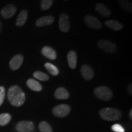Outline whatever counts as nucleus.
I'll return each mask as SVG.
<instances>
[{
    "label": "nucleus",
    "mask_w": 132,
    "mask_h": 132,
    "mask_svg": "<svg viewBox=\"0 0 132 132\" xmlns=\"http://www.w3.org/2000/svg\"><path fill=\"white\" fill-rule=\"evenodd\" d=\"M8 100L13 106L19 107L23 105L26 95L21 87L18 86H12L9 87L7 92Z\"/></svg>",
    "instance_id": "nucleus-1"
},
{
    "label": "nucleus",
    "mask_w": 132,
    "mask_h": 132,
    "mask_svg": "<svg viewBox=\"0 0 132 132\" xmlns=\"http://www.w3.org/2000/svg\"><path fill=\"white\" fill-rule=\"evenodd\" d=\"M99 114L103 120L107 121H115L120 119L122 117L120 110L114 108H102L99 111Z\"/></svg>",
    "instance_id": "nucleus-2"
},
{
    "label": "nucleus",
    "mask_w": 132,
    "mask_h": 132,
    "mask_svg": "<svg viewBox=\"0 0 132 132\" xmlns=\"http://www.w3.org/2000/svg\"><path fill=\"white\" fill-rule=\"evenodd\" d=\"M94 94L97 98L104 101H108L112 98L113 94L112 90L109 87L105 86H98L94 89Z\"/></svg>",
    "instance_id": "nucleus-3"
},
{
    "label": "nucleus",
    "mask_w": 132,
    "mask_h": 132,
    "mask_svg": "<svg viewBox=\"0 0 132 132\" xmlns=\"http://www.w3.org/2000/svg\"><path fill=\"white\" fill-rule=\"evenodd\" d=\"M70 106L66 104H61L54 106L53 109V113L56 117L64 118L70 113Z\"/></svg>",
    "instance_id": "nucleus-4"
},
{
    "label": "nucleus",
    "mask_w": 132,
    "mask_h": 132,
    "mask_svg": "<svg viewBox=\"0 0 132 132\" xmlns=\"http://www.w3.org/2000/svg\"><path fill=\"white\" fill-rule=\"evenodd\" d=\"M97 45L99 48H100L104 52L110 53H115L117 50V47L115 44L111 41L106 40H100L97 42Z\"/></svg>",
    "instance_id": "nucleus-5"
},
{
    "label": "nucleus",
    "mask_w": 132,
    "mask_h": 132,
    "mask_svg": "<svg viewBox=\"0 0 132 132\" xmlns=\"http://www.w3.org/2000/svg\"><path fill=\"white\" fill-rule=\"evenodd\" d=\"M59 27L60 30L63 32H68L70 29V23L69 16L65 13H62L59 16Z\"/></svg>",
    "instance_id": "nucleus-6"
},
{
    "label": "nucleus",
    "mask_w": 132,
    "mask_h": 132,
    "mask_svg": "<svg viewBox=\"0 0 132 132\" xmlns=\"http://www.w3.org/2000/svg\"><path fill=\"white\" fill-rule=\"evenodd\" d=\"M16 12V7L15 5L12 4H9L5 6L1 10V15L5 19H9L14 15Z\"/></svg>",
    "instance_id": "nucleus-7"
},
{
    "label": "nucleus",
    "mask_w": 132,
    "mask_h": 132,
    "mask_svg": "<svg viewBox=\"0 0 132 132\" xmlns=\"http://www.w3.org/2000/svg\"><path fill=\"white\" fill-rule=\"evenodd\" d=\"M34 128V125L31 121L22 120L16 125V130L19 132H31Z\"/></svg>",
    "instance_id": "nucleus-8"
},
{
    "label": "nucleus",
    "mask_w": 132,
    "mask_h": 132,
    "mask_svg": "<svg viewBox=\"0 0 132 132\" xmlns=\"http://www.w3.org/2000/svg\"><path fill=\"white\" fill-rule=\"evenodd\" d=\"M85 21L87 25L89 26L92 28H94L97 29H101L102 28V24L99 20L95 16L87 15L85 17Z\"/></svg>",
    "instance_id": "nucleus-9"
},
{
    "label": "nucleus",
    "mask_w": 132,
    "mask_h": 132,
    "mask_svg": "<svg viewBox=\"0 0 132 132\" xmlns=\"http://www.w3.org/2000/svg\"><path fill=\"white\" fill-rule=\"evenodd\" d=\"M23 59V56L20 54L15 55L9 62L10 68L12 69V70H16L19 69L22 65Z\"/></svg>",
    "instance_id": "nucleus-10"
},
{
    "label": "nucleus",
    "mask_w": 132,
    "mask_h": 132,
    "mask_svg": "<svg viewBox=\"0 0 132 132\" xmlns=\"http://www.w3.org/2000/svg\"><path fill=\"white\" fill-rule=\"evenodd\" d=\"M81 73L83 78L86 80H90L94 77V72L89 65H83L80 69Z\"/></svg>",
    "instance_id": "nucleus-11"
},
{
    "label": "nucleus",
    "mask_w": 132,
    "mask_h": 132,
    "mask_svg": "<svg viewBox=\"0 0 132 132\" xmlns=\"http://www.w3.org/2000/svg\"><path fill=\"white\" fill-rule=\"evenodd\" d=\"M54 18L53 16L47 15L40 17L36 21V24L38 27L48 26L52 24L54 22Z\"/></svg>",
    "instance_id": "nucleus-12"
},
{
    "label": "nucleus",
    "mask_w": 132,
    "mask_h": 132,
    "mask_svg": "<svg viewBox=\"0 0 132 132\" xmlns=\"http://www.w3.org/2000/svg\"><path fill=\"white\" fill-rule=\"evenodd\" d=\"M41 52L44 56L51 59V60H54L57 57V54L55 50L48 46H45L43 47Z\"/></svg>",
    "instance_id": "nucleus-13"
},
{
    "label": "nucleus",
    "mask_w": 132,
    "mask_h": 132,
    "mask_svg": "<svg viewBox=\"0 0 132 132\" xmlns=\"http://www.w3.org/2000/svg\"><path fill=\"white\" fill-rule=\"evenodd\" d=\"M67 61L69 67L71 69L76 68L77 65V53L73 50H70L67 54Z\"/></svg>",
    "instance_id": "nucleus-14"
},
{
    "label": "nucleus",
    "mask_w": 132,
    "mask_h": 132,
    "mask_svg": "<svg viewBox=\"0 0 132 132\" xmlns=\"http://www.w3.org/2000/svg\"><path fill=\"white\" fill-rule=\"evenodd\" d=\"M54 97L59 100H65L69 98V92L63 87H58L54 92Z\"/></svg>",
    "instance_id": "nucleus-15"
},
{
    "label": "nucleus",
    "mask_w": 132,
    "mask_h": 132,
    "mask_svg": "<svg viewBox=\"0 0 132 132\" xmlns=\"http://www.w3.org/2000/svg\"><path fill=\"white\" fill-rule=\"evenodd\" d=\"M95 10L103 16H109L111 14L110 9L103 3H97L95 5Z\"/></svg>",
    "instance_id": "nucleus-16"
},
{
    "label": "nucleus",
    "mask_w": 132,
    "mask_h": 132,
    "mask_svg": "<svg viewBox=\"0 0 132 132\" xmlns=\"http://www.w3.org/2000/svg\"><path fill=\"white\" fill-rule=\"evenodd\" d=\"M28 11L26 10H23L21 11L19 15L17 16V19L16 20L15 24L17 26L21 27L25 24L28 18Z\"/></svg>",
    "instance_id": "nucleus-17"
},
{
    "label": "nucleus",
    "mask_w": 132,
    "mask_h": 132,
    "mask_svg": "<svg viewBox=\"0 0 132 132\" xmlns=\"http://www.w3.org/2000/svg\"><path fill=\"white\" fill-rule=\"evenodd\" d=\"M26 85H27L29 89L34 90V91L39 92L42 90V85L34 79L30 78L27 81H26Z\"/></svg>",
    "instance_id": "nucleus-18"
},
{
    "label": "nucleus",
    "mask_w": 132,
    "mask_h": 132,
    "mask_svg": "<svg viewBox=\"0 0 132 132\" xmlns=\"http://www.w3.org/2000/svg\"><path fill=\"white\" fill-rule=\"evenodd\" d=\"M105 24L108 26V28H111L114 31L120 30L123 28L122 24L120 23V22L114 20H107L105 21Z\"/></svg>",
    "instance_id": "nucleus-19"
},
{
    "label": "nucleus",
    "mask_w": 132,
    "mask_h": 132,
    "mask_svg": "<svg viewBox=\"0 0 132 132\" xmlns=\"http://www.w3.org/2000/svg\"><path fill=\"white\" fill-rule=\"evenodd\" d=\"M119 4L120 7L125 11L131 13L132 12V4L128 0H119Z\"/></svg>",
    "instance_id": "nucleus-20"
},
{
    "label": "nucleus",
    "mask_w": 132,
    "mask_h": 132,
    "mask_svg": "<svg viewBox=\"0 0 132 132\" xmlns=\"http://www.w3.org/2000/svg\"><path fill=\"white\" fill-rule=\"evenodd\" d=\"M45 67L51 75L53 76H57L59 74V70L54 64L50 62H47L45 64Z\"/></svg>",
    "instance_id": "nucleus-21"
},
{
    "label": "nucleus",
    "mask_w": 132,
    "mask_h": 132,
    "mask_svg": "<svg viewBox=\"0 0 132 132\" xmlns=\"http://www.w3.org/2000/svg\"><path fill=\"white\" fill-rule=\"evenodd\" d=\"M12 117L9 113L0 114V125L4 126L8 124L11 120Z\"/></svg>",
    "instance_id": "nucleus-22"
},
{
    "label": "nucleus",
    "mask_w": 132,
    "mask_h": 132,
    "mask_svg": "<svg viewBox=\"0 0 132 132\" xmlns=\"http://www.w3.org/2000/svg\"><path fill=\"white\" fill-rule=\"evenodd\" d=\"M39 128L40 132H53L51 125L45 121H41L39 123Z\"/></svg>",
    "instance_id": "nucleus-23"
},
{
    "label": "nucleus",
    "mask_w": 132,
    "mask_h": 132,
    "mask_svg": "<svg viewBox=\"0 0 132 132\" xmlns=\"http://www.w3.org/2000/svg\"><path fill=\"white\" fill-rule=\"evenodd\" d=\"M33 76L34 78H37V80L42 81H46L50 79L49 76L47 74L44 73V72H40V71H36L33 73Z\"/></svg>",
    "instance_id": "nucleus-24"
},
{
    "label": "nucleus",
    "mask_w": 132,
    "mask_h": 132,
    "mask_svg": "<svg viewBox=\"0 0 132 132\" xmlns=\"http://www.w3.org/2000/svg\"><path fill=\"white\" fill-rule=\"evenodd\" d=\"M53 1V0H42L40 3L41 9L43 11H47L52 7Z\"/></svg>",
    "instance_id": "nucleus-25"
},
{
    "label": "nucleus",
    "mask_w": 132,
    "mask_h": 132,
    "mask_svg": "<svg viewBox=\"0 0 132 132\" xmlns=\"http://www.w3.org/2000/svg\"><path fill=\"white\" fill-rule=\"evenodd\" d=\"M111 130L114 132H125L124 128L119 123H116L112 125Z\"/></svg>",
    "instance_id": "nucleus-26"
},
{
    "label": "nucleus",
    "mask_w": 132,
    "mask_h": 132,
    "mask_svg": "<svg viewBox=\"0 0 132 132\" xmlns=\"http://www.w3.org/2000/svg\"><path fill=\"white\" fill-rule=\"evenodd\" d=\"M6 95V90L3 86H0V106L2 105Z\"/></svg>",
    "instance_id": "nucleus-27"
},
{
    "label": "nucleus",
    "mask_w": 132,
    "mask_h": 132,
    "mask_svg": "<svg viewBox=\"0 0 132 132\" xmlns=\"http://www.w3.org/2000/svg\"><path fill=\"white\" fill-rule=\"evenodd\" d=\"M131 87H131V84H130V85H128V93H129L130 95H131V94H132Z\"/></svg>",
    "instance_id": "nucleus-28"
},
{
    "label": "nucleus",
    "mask_w": 132,
    "mask_h": 132,
    "mask_svg": "<svg viewBox=\"0 0 132 132\" xmlns=\"http://www.w3.org/2000/svg\"><path fill=\"white\" fill-rule=\"evenodd\" d=\"M2 30H3V24L1 20H0V34H1V32H2Z\"/></svg>",
    "instance_id": "nucleus-29"
},
{
    "label": "nucleus",
    "mask_w": 132,
    "mask_h": 132,
    "mask_svg": "<svg viewBox=\"0 0 132 132\" xmlns=\"http://www.w3.org/2000/svg\"><path fill=\"white\" fill-rule=\"evenodd\" d=\"M129 116H130V119H132V110H130V113H129Z\"/></svg>",
    "instance_id": "nucleus-30"
},
{
    "label": "nucleus",
    "mask_w": 132,
    "mask_h": 132,
    "mask_svg": "<svg viewBox=\"0 0 132 132\" xmlns=\"http://www.w3.org/2000/svg\"><path fill=\"white\" fill-rule=\"evenodd\" d=\"M65 1H67V0H65Z\"/></svg>",
    "instance_id": "nucleus-31"
}]
</instances>
